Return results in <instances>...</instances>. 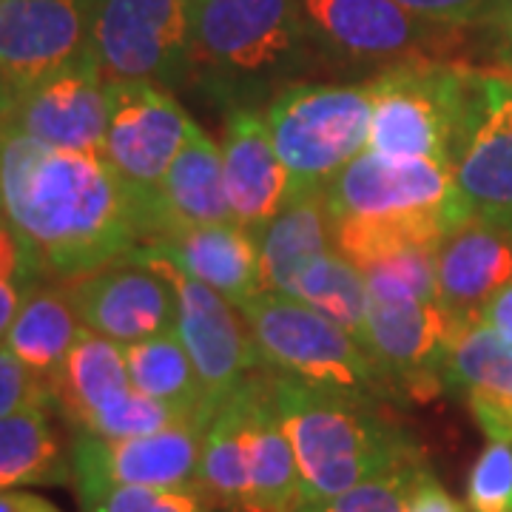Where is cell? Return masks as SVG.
Instances as JSON below:
<instances>
[{
  "label": "cell",
  "instance_id": "cell-14",
  "mask_svg": "<svg viewBox=\"0 0 512 512\" xmlns=\"http://www.w3.org/2000/svg\"><path fill=\"white\" fill-rule=\"evenodd\" d=\"M453 177L470 217L512 225V77L478 72L453 148Z\"/></svg>",
  "mask_w": 512,
  "mask_h": 512
},
{
  "label": "cell",
  "instance_id": "cell-33",
  "mask_svg": "<svg viewBox=\"0 0 512 512\" xmlns=\"http://www.w3.org/2000/svg\"><path fill=\"white\" fill-rule=\"evenodd\" d=\"M424 470H427L424 458L407 461L402 467H393L382 476L370 478L348 493L322 498V501H308L296 512H407L410 495L416 490Z\"/></svg>",
  "mask_w": 512,
  "mask_h": 512
},
{
  "label": "cell",
  "instance_id": "cell-23",
  "mask_svg": "<svg viewBox=\"0 0 512 512\" xmlns=\"http://www.w3.org/2000/svg\"><path fill=\"white\" fill-rule=\"evenodd\" d=\"M444 390H458L487 439L512 441V348L484 322L456 339L444 367Z\"/></svg>",
  "mask_w": 512,
  "mask_h": 512
},
{
  "label": "cell",
  "instance_id": "cell-41",
  "mask_svg": "<svg viewBox=\"0 0 512 512\" xmlns=\"http://www.w3.org/2000/svg\"><path fill=\"white\" fill-rule=\"evenodd\" d=\"M481 23L495 35V55L512 69V0H495Z\"/></svg>",
  "mask_w": 512,
  "mask_h": 512
},
{
  "label": "cell",
  "instance_id": "cell-42",
  "mask_svg": "<svg viewBox=\"0 0 512 512\" xmlns=\"http://www.w3.org/2000/svg\"><path fill=\"white\" fill-rule=\"evenodd\" d=\"M481 322L493 330L495 336L512 348V282L490 299V305L481 313Z\"/></svg>",
  "mask_w": 512,
  "mask_h": 512
},
{
  "label": "cell",
  "instance_id": "cell-6",
  "mask_svg": "<svg viewBox=\"0 0 512 512\" xmlns=\"http://www.w3.org/2000/svg\"><path fill=\"white\" fill-rule=\"evenodd\" d=\"M262 114L296 197L325 191L365 151L373 92L370 83H291L271 97Z\"/></svg>",
  "mask_w": 512,
  "mask_h": 512
},
{
  "label": "cell",
  "instance_id": "cell-38",
  "mask_svg": "<svg viewBox=\"0 0 512 512\" xmlns=\"http://www.w3.org/2000/svg\"><path fill=\"white\" fill-rule=\"evenodd\" d=\"M26 407H52L49 382L20 365L0 342V419Z\"/></svg>",
  "mask_w": 512,
  "mask_h": 512
},
{
  "label": "cell",
  "instance_id": "cell-21",
  "mask_svg": "<svg viewBox=\"0 0 512 512\" xmlns=\"http://www.w3.org/2000/svg\"><path fill=\"white\" fill-rule=\"evenodd\" d=\"M154 248L237 308L262 293L259 242L234 220L185 228L163 242H154Z\"/></svg>",
  "mask_w": 512,
  "mask_h": 512
},
{
  "label": "cell",
  "instance_id": "cell-8",
  "mask_svg": "<svg viewBox=\"0 0 512 512\" xmlns=\"http://www.w3.org/2000/svg\"><path fill=\"white\" fill-rule=\"evenodd\" d=\"M188 0H97L92 57L106 83H157L191 77Z\"/></svg>",
  "mask_w": 512,
  "mask_h": 512
},
{
  "label": "cell",
  "instance_id": "cell-10",
  "mask_svg": "<svg viewBox=\"0 0 512 512\" xmlns=\"http://www.w3.org/2000/svg\"><path fill=\"white\" fill-rule=\"evenodd\" d=\"M461 328L439 302H373L362 348L390 402H430L444 390V367Z\"/></svg>",
  "mask_w": 512,
  "mask_h": 512
},
{
  "label": "cell",
  "instance_id": "cell-44",
  "mask_svg": "<svg viewBox=\"0 0 512 512\" xmlns=\"http://www.w3.org/2000/svg\"><path fill=\"white\" fill-rule=\"evenodd\" d=\"M0 97H3V83H0Z\"/></svg>",
  "mask_w": 512,
  "mask_h": 512
},
{
  "label": "cell",
  "instance_id": "cell-7",
  "mask_svg": "<svg viewBox=\"0 0 512 512\" xmlns=\"http://www.w3.org/2000/svg\"><path fill=\"white\" fill-rule=\"evenodd\" d=\"M197 123L171 89L157 83H109V128L103 157L137 205L143 245L151 237L157 191Z\"/></svg>",
  "mask_w": 512,
  "mask_h": 512
},
{
  "label": "cell",
  "instance_id": "cell-43",
  "mask_svg": "<svg viewBox=\"0 0 512 512\" xmlns=\"http://www.w3.org/2000/svg\"><path fill=\"white\" fill-rule=\"evenodd\" d=\"M0 512H63L49 498L26 490H0Z\"/></svg>",
  "mask_w": 512,
  "mask_h": 512
},
{
  "label": "cell",
  "instance_id": "cell-39",
  "mask_svg": "<svg viewBox=\"0 0 512 512\" xmlns=\"http://www.w3.org/2000/svg\"><path fill=\"white\" fill-rule=\"evenodd\" d=\"M407 12L444 26H470L481 23L493 9L495 0H396Z\"/></svg>",
  "mask_w": 512,
  "mask_h": 512
},
{
  "label": "cell",
  "instance_id": "cell-32",
  "mask_svg": "<svg viewBox=\"0 0 512 512\" xmlns=\"http://www.w3.org/2000/svg\"><path fill=\"white\" fill-rule=\"evenodd\" d=\"M373 302H439L436 248H416L362 268Z\"/></svg>",
  "mask_w": 512,
  "mask_h": 512
},
{
  "label": "cell",
  "instance_id": "cell-3",
  "mask_svg": "<svg viewBox=\"0 0 512 512\" xmlns=\"http://www.w3.org/2000/svg\"><path fill=\"white\" fill-rule=\"evenodd\" d=\"M302 18L299 0H188L191 63L228 109L254 106L256 83L276 80L299 52Z\"/></svg>",
  "mask_w": 512,
  "mask_h": 512
},
{
  "label": "cell",
  "instance_id": "cell-20",
  "mask_svg": "<svg viewBox=\"0 0 512 512\" xmlns=\"http://www.w3.org/2000/svg\"><path fill=\"white\" fill-rule=\"evenodd\" d=\"M231 205L225 191V171H222L220 146L202 131H191L188 143L177 154L157 191L154 217H151V237L146 245L180 234L185 228L231 222Z\"/></svg>",
  "mask_w": 512,
  "mask_h": 512
},
{
  "label": "cell",
  "instance_id": "cell-15",
  "mask_svg": "<svg viewBox=\"0 0 512 512\" xmlns=\"http://www.w3.org/2000/svg\"><path fill=\"white\" fill-rule=\"evenodd\" d=\"M97 0H3L0 83L18 92L92 57Z\"/></svg>",
  "mask_w": 512,
  "mask_h": 512
},
{
  "label": "cell",
  "instance_id": "cell-24",
  "mask_svg": "<svg viewBox=\"0 0 512 512\" xmlns=\"http://www.w3.org/2000/svg\"><path fill=\"white\" fill-rule=\"evenodd\" d=\"M128 387L126 345L86 328L49 379V399L57 413L83 433L94 413L123 396Z\"/></svg>",
  "mask_w": 512,
  "mask_h": 512
},
{
  "label": "cell",
  "instance_id": "cell-11",
  "mask_svg": "<svg viewBox=\"0 0 512 512\" xmlns=\"http://www.w3.org/2000/svg\"><path fill=\"white\" fill-rule=\"evenodd\" d=\"M330 217H424L464 222L453 168L424 157H387L362 151L325 188Z\"/></svg>",
  "mask_w": 512,
  "mask_h": 512
},
{
  "label": "cell",
  "instance_id": "cell-30",
  "mask_svg": "<svg viewBox=\"0 0 512 512\" xmlns=\"http://www.w3.org/2000/svg\"><path fill=\"white\" fill-rule=\"evenodd\" d=\"M458 222L444 214L424 217H330V245L359 271L387 256L439 248Z\"/></svg>",
  "mask_w": 512,
  "mask_h": 512
},
{
  "label": "cell",
  "instance_id": "cell-31",
  "mask_svg": "<svg viewBox=\"0 0 512 512\" xmlns=\"http://www.w3.org/2000/svg\"><path fill=\"white\" fill-rule=\"evenodd\" d=\"M293 299L311 305L313 311L322 313L325 319L339 325L362 345L370 291H367L362 271L345 256L330 248L325 254L316 256L313 262H308L296 279Z\"/></svg>",
  "mask_w": 512,
  "mask_h": 512
},
{
  "label": "cell",
  "instance_id": "cell-26",
  "mask_svg": "<svg viewBox=\"0 0 512 512\" xmlns=\"http://www.w3.org/2000/svg\"><path fill=\"white\" fill-rule=\"evenodd\" d=\"M83 330L69 288L63 282L43 279L20 305L3 345L20 365L49 382Z\"/></svg>",
  "mask_w": 512,
  "mask_h": 512
},
{
  "label": "cell",
  "instance_id": "cell-46",
  "mask_svg": "<svg viewBox=\"0 0 512 512\" xmlns=\"http://www.w3.org/2000/svg\"><path fill=\"white\" fill-rule=\"evenodd\" d=\"M0 3H3V0H0Z\"/></svg>",
  "mask_w": 512,
  "mask_h": 512
},
{
  "label": "cell",
  "instance_id": "cell-28",
  "mask_svg": "<svg viewBox=\"0 0 512 512\" xmlns=\"http://www.w3.org/2000/svg\"><path fill=\"white\" fill-rule=\"evenodd\" d=\"M74 484L72 447H66L49 407H26L0 419V490Z\"/></svg>",
  "mask_w": 512,
  "mask_h": 512
},
{
  "label": "cell",
  "instance_id": "cell-9",
  "mask_svg": "<svg viewBox=\"0 0 512 512\" xmlns=\"http://www.w3.org/2000/svg\"><path fill=\"white\" fill-rule=\"evenodd\" d=\"M137 251L174 288L177 296L174 333L197 367L205 402L214 416V410L231 393H237L256 370H262L248 322L237 305H231L225 296L185 274L183 268H177L154 245H140Z\"/></svg>",
  "mask_w": 512,
  "mask_h": 512
},
{
  "label": "cell",
  "instance_id": "cell-4",
  "mask_svg": "<svg viewBox=\"0 0 512 512\" xmlns=\"http://www.w3.org/2000/svg\"><path fill=\"white\" fill-rule=\"evenodd\" d=\"M367 83L373 92L370 151L424 157L453 168V148L476 97V69L444 60H407Z\"/></svg>",
  "mask_w": 512,
  "mask_h": 512
},
{
  "label": "cell",
  "instance_id": "cell-35",
  "mask_svg": "<svg viewBox=\"0 0 512 512\" xmlns=\"http://www.w3.org/2000/svg\"><path fill=\"white\" fill-rule=\"evenodd\" d=\"M37 282H43L37 256L32 254L29 242L0 214V342L6 339L20 305Z\"/></svg>",
  "mask_w": 512,
  "mask_h": 512
},
{
  "label": "cell",
  "instance_id": "cell-36",
  "mask_svg": "<svg viewBox=\"0 0 512 512\" xmlns=\"http://www.w3.org/2000/svg\"><path fill=\"white\" fill-rule=\"evenodd\" d=\"M83 512H211L197 484L185 487H114L80 501Z\"/></svg>",
  "mask_w": 512,
  "mask_h": 512
},
{
  "label": "cell",
  "instance_id": "cell-45",
  "mask_svg": "<svg viewBox=\"0 0 512 512\" xmlns=\"http://www.w3.org/2000/svg\"><path fill=\"white\" fill-rule=\"evenodd\" d=\"M211 512H228V510H211Z\"/></svg>",
  "mask_w": 512,
  "mask_h": 512
},
{
  "label": "cell",
  "instance_id": "cell-1",
  "mask_svg": "<svg viewBox=\"0 0 512 512\" xmlns=\"http://www.w3.org/2000/svg\"><path fill=\"white\" fill-rule=\"evenodd\" d=\"M0 214L52 282L83 279L143 245L137 205L103 154L9 128H0Z\"/></svg>",
  "mask_w": 512,
  "mask_h": 512
},
{
  "label": "cell",
  "instance_id": "cell-22",
  "mask_svg": "<svg viewBox=\"0 0 512 512\" xmlns=\"http://www.w3.org/2000/svg\"><path fill=\"white\" fill-rule=\"evenodd\" d=\"M248 512H296L302 507V478L288 433L279 421L274 373L256 370L248 382Z\"/></svg>",
  "mask_w": 512,
  "mask_h": 512
},
{
  "label": "cell",
  "instance_id": "cell-29",
  "mask_svg": "<svg viewBox=\"0 0 512 512\" xmlns=\"http://www.w3.org/2000/svg\"><path fill=\"white\" fill-rule=\"evenodd\" d=\"M126 365L131 387L157 402L171 404L185 419L211 421V407L205 402L197 367L177 333L151 336L143 342L126 345Z\"/></svg>",
  "mask_w": 512,
  "mask_h": 512
},
{
  "label": "cell",
  "instance_id": "cell-19",
  "mask_svg": "<svg viewBox=\"0 0 512 512\" xmlns=\"http://www.w3.org/2000/svg\"><path fill=\"white\" fill-rule=\"evenodd\" d=\"M512 282V225L467 217L436 248V299L461 328Z\"/></svg>",
  "mask_w": 512,
  "mask_h": 512
},
{
  "label": "cell",
  "instance_id": "cell-16",
  "mask_svg": "<svg viewBox=\"0 0 512 512\" xmlns=\"http://www.w3.org/2000/svg\"><path fill=\"white\" fill-rule=\"evenodd\" d=\"M305 20L356 60H441L456 43L458 26H444L407 12L396 0H302Z\"/></svg>",
  "mask_w": 512,
  "mask_h": 512
},
{
  "label": "cell",
  "instance_id": "cell-27",
  "mask_svg": "<svg viewBox=\"0 0 512 512\" xmlns=\"http://www.w3.org/2000/svg\"><path fill=\"white\" fill-rule=\"evenodd\" d=\"M248 382L214 410L202 436L197 487L214 510L248 512Z\"/></svg>",
  "mask_w": 512,
  "mask_h": 512
},
{
  "label": "cell",
  "instance_id": "cell-40",
  "mask_svg": "<svg viewBox=\"0 0 512 512\" xmlns=\"http://www.w3.org/2000/svg\"><path fill=\"white\" fill-rule=\"evenodd\" d=\"M407 512H470L467 504H461L456 495L441 484L439 478L430 470H424L416 484V490L410 495V507Z\"/></svg>",
  "mask_w": 512,
  "mask_h": 512
},
{
  "label": "cell",
  "instance_id": "cell-18",
  "mask_svg": "<svg viewBox=\"0 0 512 512\" xmlns=\"http://www.w3.org/2000/svg\"><path fill=\"white\" fill-rule=\"evenodd\" d=\"M220 151L231 217L256 237L293 197L291 174L268 134L265 114L254 106L228 109Z\"/></svg>",
  "mask_w": 512,
  "mask_h": 512
},
{
  "label": "cell",
  "instance_id": "cell-34",
  "mask_svg": "<svg viewBox=\"0 0 512 512\" xmlns=\"http://www.w3.org/2000/svg\"><path fill=\"white\" fill-rule=\"evenodd\" d=\"M185 419L180 410H174L171 404L157 402L146 393L128 387L123 396H117L103 410H97L92 421L86 424L83 433L89 436H103V439H128V436H148V433H160L171 424Z\"/></svg>",
  "mask_w": 512,
  "mask_h": 512
},
{
  "label": "cell",
  "instance_id": "cell-25",
  "mask_svg": "<svg viewBox=\"0 0 512 512\" xmlns=\"http://www.w3.org/2000/svg\"><path fill=\"white\" fill-rule=\"evenodd\" d=\"M262 291L293 296L302 268L330 251V208L325 191L296 194L259 234Z\"/></svg>",
  "mask_w": 512,
  "mask_h": 512
},
{
  "label": "cell",
  "instance_id": "cell-12",
  "mask_svg": "<svg viewBox=\"0 0 512 512\" xmlns=\"http://www.w3.org/2000/svg\"><path fill=\"white\" fill-rule=\"evenodd\" d=\"M202 421H180L160 433L103 439L77 433L72 444V473L80 501L114 487H185L197 484Z\"/></svg>",
  "mask_w": 512,
  "mask_h": 512
},
{
  "label": "cell",
  "instance_id": "cell-5",
  "mask_svg": "<svg viewBox=\"0 0 512 512\" xmlns=\"http://www.w3.org/2000/svg\"><path fill=\"white\" fill-rule=\"evenodd\" d=\"M239 311L254 336L259 362L271 373L322 390L390 402L365 348L311 305L262 291Z\"/></svg>",
  "mask_w": 512,
  "mask_h": 512
},
{
  "label": "cell",
  "instance_id": "cell-37",
  "mask_svg": "<svg viewBox=\"0 0 512 512\" xmlns=\"http://www.w3.org/2000/svg\"><path fill=\"white\" fill-rule=\"evenodd\" d=\"M467 510L512 512V441L490 439L467 476Z\"/></svg>",
  "mask_w": 512,
  "mask_h": 512
},
{
  "label": "cell",
  "instance_id": "cell-17",
  "mask_svg": "<svg viewBox=\"0 0 512 512\" xmlns=\"http://www.w3.org/2000/svg\"><path fill=\"white\" fill-rule=\"evenodd\" d=\"M63 285L69 288L83 328L120 345H134L177 328L174 288L140 251Z\"/></svg>",
  "mask_w": 512,
  "mask_h": 512
},
{
  "label": "cell",
  "instance_id": "cell-2",
  "mask_svg": "<svg viewBox=\"0 0 512 512\" xmlns=\"http://www.w3.org/2000/svg\"><path fill=\"white\" fill-rule=\"evenodd\" d=\"M274 399L302 478V504L348 493L421 458L416 439L404 424L390 419L384 402L322 390L276 373Z\"/></svg>",
  "mask_w": 512,
  "mask_h": 512
},
{
  "label": "cell",
  "instance_id": "cell-13",
  "mask_svg": "<svg viewBox=\"0 0 512 512\" xmlns=\"http://www.w3.org/2000/svg\"><path fill=\"white\" fill-rule=\"evenodd\" d=\"M0 128L72 151L103 154L109 128V83L94 57L0 97Z\"/></svg>",
  "mask_w": 512,
  "mask_h": 512
}]
</instances>
